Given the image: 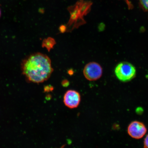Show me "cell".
Listing matches in <instances>:
<instances>
[{
	"label": "cell",
	"instance_id": "cell-3",
	"mask_svg": "<svg viewBox=\"0 0 148 148\" xmlns=\"http://www.w3.org/2000/svg\"><path fill=\"white\" fill-rule=\"evenodd\" d=\"M83 73L88 80L94 81L101 78L103 74V69L99 64L92 62L86 65L83 69Z\"/></svg>",
	"mask_w": 148,
	"mask_h": 148
},
{
	"label": "cell",
	"instance_id": "cell-9",
	"mask_svg": "<svg viewBox=\"0 0 148 148\" xmlns=\"http://www.w3.org/2000/svg\"><path fill=\"white\" fill-rule=\"evenodd\" d=\"M1 9H0V18L1 17Z\"/></svg>",
	"mask_w": 148,
	"mask_h": 148
},
{
	"label": "cell",
	"instance_id": "cell-1",
	"mask_svg": "<svg viewBox=\"0 0 148 148\" xmlns=\"http://www.w3.org/2000/svg\"><path fill=\"white\" fill-rule=\"evenodd\" d=\"M22 73L31 82L39 83L49 79L52 73L51 59L40 53H33L25 58L21 64Z\"/></svg>",
	"mask_w": 148,
	"mask_h": 148
},
{
	"label": "cell",
	"instance_id": "cell-4",
	"mask_svg": "<svg viewBox=\"0 0 148 148\" xmlns=\"http://www.w3.org/2000/svg\"><path fill=\"white\" fill-rule=\"evenodd\" d=\"M81 99L80 94L74 90H67L64 94V105L70 109L77 108L80 103Z\"/></svg>",
	"mask_w": 148,
	"mask_h": 148
},
{
	"label": "cell",
	"instance_id": "cell-7",
	"mask_svg": "<svg viewBox=\"0 0 148 148\" xmlns=\"http://www.w3.org/2000/svg\"><path fill=\"white\" fill-rule=\"evenodd\" d=\"M143 8L148 13V0H140Z\"/></svg>",
	"mask_w": 148,
	"mask_h": 148
},
{
	"label": "cell",
	"instance_id": "cell-8",
	"mask_svg": "<svg viewBox=\"0 0 148 148\" xmlns=\"http://www.w3.org/2000/svg\"><path fill=\"white\" fill-rule=\"evenodd\" d=\"M144 147L148 148V134L145 138L144 141Z\"/></svg>",
	"mask_w": 148,
	"mask_h": 148
},
{
	"label": "cell",
	"instance_id": "cell-6",
	"mask_svg": "<svg viewBox=\"0 0 148 148\" xmlns=\"http://www.w3.org/2000/svg\"><path fill=\"white\" fill-rule=\"evenodd\" d=\"M56 44L54 39L51 38H48L44 40L42 43V47L46 48L49 51L52 49Z\"/></svg>",
	"mask_w": 148,
	"mask_h": 148
},
{
	"label": "cell",
	"instance_id": "cell-2",
	"mask_svg": "<svg viewBox=\"0 0 148 148\" xmlns=\"http://www.w3.org/2000/svg\"><path fill=\"white\" fill-rule=\"evenodd\" d=\"M114 73L117 78L123 82H127L136 77V70L133 64L127 62L120 63L116 66Z\"/></svg>",
	"mask_w": 148,
	"mask_h": 148
},
{
	"label": "cell",
	"instance_id": "cell-5",
	"mask_svg": "<svg viewBox=\"0 0 148 148\" xmlns=\"http://www.w3.org/2000/svg\"><path fill=\"white\" fill-rule=\"evenodd\" d=\"M147 132V128L144 124L138 121L132 122L127 129V132L129 136L136 139L143 138Z\"/></svg>",
	"mask_w": 148,
	"mask_h": 148
}]
</instances>
